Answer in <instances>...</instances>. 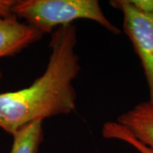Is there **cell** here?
<instances>
[{"label":"cell","mask_w":153,"mask_h":153,"mask_svg":"<svg viewBox=\"0 0 153 153\" xmlns=\"http://www.w3.org/2000/svg\"><path fill=\"white\" fill-rule=\"evenodd\" d=\"M76 44V27L72 24L51 33V52L42 76L29 87L0 94V128L12 135L29 123L74 110L76 95L73 81L81 69Z\"/></svg>","instance_id":"6da1fadb"},{"label":"cell","mask_w":153,"mask_h":153,"mask_svg":"<svg viewBox=\"0 0 153 153\" xmlns=\"http://www.w3.org/2000/svg\"><path fill=\"white\" fill-rule=\"evenodd\" d=\"M12 14L43 35L80 19L96 22L116 35L121 33L105 16L97 0H18Z\"/></svg>","instance_id":"7a4b0ae2"},{"label":"cell","mask_w":153,"mask_h":153,"mask_svg":"<svg viewBox=\"0 0 153 153\" xmlns=\"http://www.w3.org/2000/svg\"><path fill=\"white\" fill-rule=\"evenodd\" d=\"M110 4L123 15V31L140 60L149 88V100L153 102V13L139 11L129 0H114Z\"/></svg>","instance_id":"3957f363"},{"label":"cell","mask_w":153,"mask_h":153,"mask_svg":"<svg viewBox=\"0 0 153 153\" xmlns=\"http://www.w3.org/2000/svg\"><path fill=\"white\" fill-rule=\"evenodd\" d=\"M43 36L27 23L20 22L13 14L0 18V59L15 55Z\"/></svg>","instance_id":"277c9868"},{"label":"cell","mask_w":153,"mask_h":153,"mask_svg":"<svg viewBox=\"0 0 153 153\" xmlns=\"http://www.w3.org/2000/svg\"><path fill=\"white\" fill-rule=\"evenodd\" d=\"M117 123L153 151V102L146 101L121 114Z\"/></svg>","instance_id":"5b68a950"},{"label":"cell","mask_w":153,"mask_h":153,"mask_svg":"<svg viewBox=\"0 0 153 153\" xmlns=\"http://www.w3.org/2000/svg\"><path fill=\"white\" fill-rule=\"evenodd\" d=\"M42 123L41 121L34 122L13 134V144L10 153H38L44 137Z\"/></svg>","instance_id":"8992f818"},{"label":"cell","mask_w":153,"mask_h":153,"mask_svg":"<svg viewBox=\"0 0 153 153\" xmlns=\"http://www.w3.org/2000/svg\"><path fill=\"white\" fill-rule=\"evenodd\" d=\"M105 137L107 139H115L125 141L140 153H153L152 150L137 140L129 132L117 123H111L107 126L105 129Z\"/></svg>","instance_id":"52a82bcc"},{"label":"cell","mask_w":153,"mask_h":153,"mask_svg":"<svg viewBox=\"0 0 153 153\" xmlns=\"http://www.w3.org/2000/svg\"><path fill=\"white\" fill-rule=\"evenodd\" d=\"M132 5L143 13H153V0H129Z\"/></svg>","instance_id":"ba28073f"},{"label":"cell","mask_w":153,"mask_h":153,"mask_svg":"<svg viewBox=\"0 0 153 153\" xmlns=\"http://www.w3.org/2000/svg\"><path fill=\"white\" fill-rule=\"evenodd\" d=\"M16 0H0V18L12 15V9Z\"/></svg>","instance_id":"9c48e42d"}]
</instances>
